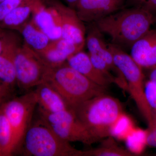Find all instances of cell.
<instances>
[{
    "instance_id": "cell-22",
    "label": "cell",
    "mask_w": 156,
    "mask_h": 156,
    "mask_svg": "<svg viewBox=\"0 0 156 156\" xmlns=\"http://www.w3.org/2000/svg\"><path fill=\"white\" fill-rule=\"evenodd\" d=\"M147 131L134 128L126 138L129 150L134 153H140L146 143Z\"/></svg>"
},
{
    "instance_id": "cell-12",
    "label": "cell",
    "mask_w": 156,
    "mask_h": 156,
    "mask_svg": "<svg viewBox=\"0 0 156 156\" xmlns=\"http://www.w3.org/2000/svg\"><path fill=\"white\" fill-rule=\"evenodd\" d=\"M125 0H79L73 7L83 22L92 23L121 10Z\"/></svg>"
},
{
    "instance_id": "cell-15",
    "label": "cell",
    "mask_w": 156,
    "mask_h": 156,
    "mask_svg": "<svg viewBox=\"0 0 156 156\" xmlns=\"http://www.w3.org/2000/svg\"><path fill=\"white\" fill-rule=\"evenodd\" d=\"M86 37L89 54L99 56L106 62L112 70L116 73L118 77L122 80L124 77L115 65L113 56L103 36V34L98 28L95 23H91Z\"/></svg>"
},
{
    "instance_id": "cell-34",
    "label": "cell",
    "mask_w": 156,
    "mask_h": 156,
    "mask_svg": "<svg viewBox=\"0 0 156 156\" xmlns=\"http://www.w3.org/2000/svg\"><path fill=\"white\" fill-rule=\"evenodd\" d=\"M155 22L156 23V17L155 18Z\"/></svg>"
},
{
    "instance_id": "cell-1",
    "label": "cell",
    "mask_w": 156,
    "mask_h": 156,
    "mask_svg": "<svg viewBox=\"0 0 156 156\" xmlns=\"http://www.w3.org/2000/svg\"><path fill=\"white\" fill-rule=\"evenodd\" d=\"M154 22L153 14L134 7L121 9L95 23L102 34L110 37L112 44L131 48L150 30Z\"/></svg>"
},
{
    "instance_id": "cell-6",
    "label": "cell",
    "mask_w": 156,
    "mask_h": 156,
    "mask_svg": "<svg viewBox=\"0 0 156 156\" xmlns=\"http://www.w3.org/2000/svg\"><path fill=\"white\" fill-rule=\"evenodd\" d=\"M13 132V151L22 147L23 139L32 122L37 106L34 91L25 92L19 97L11 98L2 105Z\"/></svg>"
},
{
    "instance_id": "cell-9",
    "label": "cell",
    "mask_w": 156,
    "mask_h": 156,
    "mask_svg": "<svg viewBox=\"0 0 156 156\" xmlns=\"http://www.w3.org/2000/svg\"><path fill=\"white\" fill-rule=\"evenodd\" d=\"M46 1L56 9L60 16L62 38L83 48L86 44V29L76 10L58 0Z\"/></svg>"
},
{
    "instance_id": "cell-29",
    "label": "cell",
    "mask_w": 156,
    "mask_h": 156,
    "mask_svg": "<svg viewBox=\"0 0 156 156\" xmlns=\"http://www.w3.org/2000/svg\"><path fill=\"white\" fill-rule=\"evenodd\" d=\"M6 30L0 27V53L2 52L5 44Z\"/></svg>"
},
{
    "instance_id": "cell-28",
    "label": "cell",
    "mask_w": 156,
    "mask_h": 156,
    "mask_svg": "<svg viewBox=\"0 0 156 156\" xmlns=\"http://www.w3.org/2000/svg\"><path fill=\"white\" fill-rule=\"evenodd\" d=\"M13 91L0 80V107L11 99Z\"/></svg>"
},
{
    "instance_id": "cell-2",
    "label": "cell",
    "mask_w": 156,
    "mask_h": 156,
    "mask_svg": "<svg viewBox=\"0 0 156 156\" xmlns=\"http://www.w3.org/2000/svg\"><path fill=\"white\" fill-rule=\"evenodd\" d=\"M43 82L58 92L72 110L86 101L106 93V88L92 82L67 62L48 66Z\"/></svg>"
},
{
    "instance_id": "cell-24",
    "label": "cell",
    "mask_w": 156,
    "mask_h": 156,
    "mask_svg": "<svg viewBox=\"0 0 156 156\" xmlns=\"http://www.w3.org/2000/svg\"><path fill=\"white\" fill-rule=\"evenodd\" d=\"M146 98L153 112V117L156 116V86L151 81H147L144 84Z\"/></svg>"
},
{
    "instance_id": "cell-4",
    "label": "cell",
    "mask_w": 156,
    "mask_h": 156,
    "mask_svg": "<svg viewBox=\"0 0 156 156\" xmlns=\"http://www.w3.org/2000/svg\"><path fill=\"white\" fill-rule=\"evenodd\" d=\"M22 147L26 156H85V151L73 147L70 142L57 135L39 118L31 123Z\"/></svg>"
},
{
    "instance_id": "cell-30",
    "label": "cell",
    "mask_w": 156,
    "mask_h": 156,
    "mask_svg": "<svg viewBox=\"0 0 156 156\" xmlns=\"http://www.w3.org/2000/svg\"><path fill=\"white\" fill-rule=\"evenodd\" d=\"M149 80L156 86V67L151 69L149 73Z\"/></svg>"
},
{
    "instance_id": "cell-10",
    "label": "cell",
    "mask_w": 156,
    "mask_h": 156,
    "mask_svg": "<svg viewBox=\"0 0 156 156\" xmlns=\"http://www.w3.org/2000/svg\"><path fill=\"white\" fill-rule=\"evenodd\" d=\"M20 45L17 34L14 31L6 30L5 44L0 53V80L12 91L17 86L15 57Z\"/></svg>"
},
{
    "instance_id": "cell-17",
    "label": "cell",
    "mask_w": 156,
    "mask_h": 156,
    "mask_svg": "<svg viewBox=\"0 0 156 156\" xmlns=\"http://www.w3.org/2000/svg\"><path fill=\"white\" fill-rule=\"evenodd\" d=\"M34 91L39 109L52 113L71 109L61 95L45 82L38 85Z\"/></svg>"
},
{
    "instance_id": "cell-19",
    "label": "cell",
    "mask_w": 156,
    "mask_h": 156,
    "mask_svg": "<svg viewBox=\"0 0 156 156\" xmlns=\"http://www.w3.org/2000/svg\"><path fill=\"white\" fill-rule=\"evenodd\" d=\"M18 32L21 34L24 44L37 53L44 50L51 41L32 18Z\"/></svg>"
},
{
    "instance_id": "cell-18",
    "label": "cell",
    "mask_w": 156,
    "mask_h": 156,
    "mask_svg": "<svg viewBox=\"0 0 156 156\" xmlns=\"http://www.w3.org/2000/svg\"><path fill=\"white\" fill-rule=\"evenodd\" d=\"M36 0H23L0 23V27L6 30L19 31L32 16Z\"/></svg>"
},
{
    "instance_id": "cell-14",
    "label": "cell",
    "mask_w": 156,
    "mask_h": 156,
    "mask_svg": "<svg viewBox=\"0 0 156 156\" xmlns=\"http://www.w3.org/2000/svg\"><path fill=\"white\" fill-rule=\"evenodd\" d=\"M83 48L61 38L52 41L44 50L38 53L48 67H56L66 63L70 56Z\"/></svg>"
},
{
    "instance_id": "cell-13",
    "label": "cell",
    "mask_w": 156,
    "mask_h": 156,
    "mask_svg": "<svg viewBox=\"0 0 156 156\" xmlns=\"http://www.w3.org/2000/svg\"><path fill=\"white\" fill-rule=\"evenodd\" d=\"M130 49L131 57L142 69L156 67V29H151Z\"/></svg>"
},
{
    "instance_id": "cell-32",
    "label": "cell",
    "mask_w": 156,
    "mask_h": 156,
    "mask_svg": "<svg viewBox=\"0 0 156 156\" xmlns=\"http://www.w3.org/2000/svg\"><path fill=\"white\" fill-rule=\"evenodd\" d=\"M0 156H2V152H1V150H0Z\"/></svg>"
},
{
    "instance_id": "cell-26",
    "label": "cell",
    "mask_w": 156,
    "mask_h": 156,
    "mask_svg": "<svg viewBox=\"0 0 156 156\" xmlns=\"http://www.w3.org/2000/svg\"><path fill=\"white\" fill-rule=\"evenodd\" d=\"M134 7L146 10L152 14L156 13V0H130Z\"/></svg>"
},
{
    "instance_id": "cell-25",
    "label": "cell",
    "mask_w": 156,
    "mask_h": 156,
    "mask_svg": "<svg viewBox=\"0 0 156 156\" xmlns=\"http://www.w3.org/2000/svg\"><path fill=\"white\" fill-rule=\"evenodd\" d=\"M23 0H5L0 2V23Z\"/></svg>"
},
{
    "instance_id": "cell-21",
    "label": "cell",
    "mask_w": 156,
    "mask_h": 156,
    "mask_svg": "<svg viewBox=\"0 0 156 156\" xmlns=\"http://www.w3.org/2000/svg\"><path fill=\"white\" fill-rule=\"evenodd\" d=\"M133 154L119 146L112 136L103 141L99 147L85 151V156H131Z\"/></svg>"
},
{
    "instance_id": "cell-33",
    "label": "cell",
    "mask_w": 156,
    "mask_h": 156,
    "mask_svg": "<svg viewBox=\"0 0 156 156\" xmlns=\"http://www.w3.org/2000/svg\"><path fill=\"white\" fill-rule=\"evenodd\" d=\"M3 1H5V0H0V2H2Z\"/></svg>"
},
{
    "instance_id": "cell-31",
    "label": "cell",
    "mask_w": 156,
    "mask_h": 156,
    "mask_svg": "<svg viewBox=\"0 0 156 156\" xmlns=\"http://www.w3.org/2000/svg\"><path fill=\"white\" fill-rule=\"evenodd\" d=\"M66 2L69 4L70 7L73 8L75 4H76L79 0H66Z\"/></svg>"
},
{
    "instance_id": "cell-23",
    "label": "cell",
    "mask_w": 156,
    "mask_h": 156,
    "mask_svg": "<svg viewBox=\"0 0 156 156\" xmlns=\"http://www.w3.org/2000/svg\"><path fill=\"white\" fill-rule=\"evenodd\" d=\"M134 128L131 120L124 113L113 128L111 136L126 140Z\"/></svg>"
},
{
    "instance_id": "cell-11",
    "label": "cell",
    "mask_w": 156,
    "mask_h": 156,
    "mask_svg": "<svg viewBox=\"0 0 156 156\" xmlns=\"http://www.w3.org/2000/svg\"><path fill=\"white\" fill-rule=\"evenodd\" d=\"M31 18L51 41L62 38L60 16L56 9L46 0H36Z\"/></svg>"
},
{
    "instance_id": "cell-27",
    "label": "cell",
    "mask_w": 156,
    "mask_h": 156,
    "mask_svg": "<svg viewBox=\"0 0 156 156\" xmlns=\"http://www.w3.org/2000/svg\"><path fill=\"white\" fill-rule=\"evenodd\" d=\"M147 131L146 143L149 146L156 147V116L153 117L152 122Z\"/></svg>"
},
{
    "instance_id": "cell-5",
    "label": "cell",
    "mask_w": 156,
    "mask_h": 156,
    "mask_svg": "<svg viewBox=\"0 0 156 156\" xmlns=\"http://www.w3.org/2000/svg\"><path fill=\"white\" fill-rule=\"evenodd\" d=\"M115 65L122 75L127 84L126 89L131 95L148 126L152 122L153 112L148 103L144 91V75L142 68L131 55L120 48L108 44Z\"/></svg>"
},
{
    "instance_id": "cell-16",
    "label": "cell",
    "mask_w": 156,
    "mask_h": 156,
    "mask_svg": "<svg viewBox=\"0 0 156 156\" xmlns=\"http://www.w3.org/2000/svg\"><path fill=\"white\" fill-rule=\"evenodd\" d=\"M68 64L95 83L107 88L112 82L92 64L88 53L79 51L68 58Z\"/></svg>"
},
{
    "instance_id": "cell-7",
    "label": "cell",
    "mask_w": 156,
    "mask_h": 156,
    "mask_svg": "<svg viewBox=\"0 0 156 156\" xmlns=\"http://www.w3.org/2000/svg\"><path fill=\"white\" fill-rule=\"evenodd\" d=\"M39 118L58 136L68 142L91 145L97 141L71 109L48 113L37 108Z\"/></svg>"
},
{
    "instance_id": "cell-3",
    "label": "cell",
    "mask_w": 156,
    "mask_h": 156,
    "mask_svg": "<svg viewBox=\"0 0 156 156\" xmlns=\"http://www.w3.org/2000/svg\"><path fill=\"white\" fill-rule=\"evenodd\" d=\"M73 111L97 141L111 136L113 128L124 114L121 102L106 93L86 101Z\"/></svg>"
},
{
    "instance_id": "cell-20",
    "label": "cell",
    "mask_w": 156,
    "mask_h": 156,
    "mask_svg": "<svg viewBox=\"0 0 156 156\" xmlns=\"http://www.w3.org/2000/svg\"><path fill=\"white\" fill-rule=\"evenodd\" d=\"M0 150L2 156L14 154L12 128L2 105L0 107Z\"/></svg>"
},
{
    "instance_id": "cell-8",
    "label": "cell",
    "mask_w": 156,
    "mask_h": 156,
    "mask_svg": "<svg viewBox=\"0 0 156 156\" xmlns=\"http://www.w3.org/2000/svg\"><path fill=\"white\" fill-rule=\"evenodd\" d=\"M17 86L28 92L43 82L47 66L38 53L23 43L15 57Z\"/></svg>"
}]
</instances>
